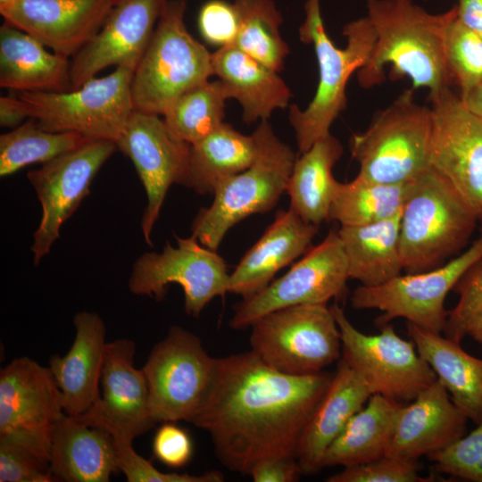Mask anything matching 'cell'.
<instances>
[{"mask_svg":"<svg viewBox=\"0 0 482 482\" xmlns=\"http://www.w3.org/2000/svg\"><path fill=\"white\" fill-rule=\"evenodd\" d=\"M332 376L285 374L251 351L216 358L212 390L191 423L209 433L217 458L231 471L248 474L264 458H296Z\"/></svg>","mask_w":482,"mask_h":482,"instance_id":"cell-1","label":"cell"},{"mask_svg":"<svg viewBox=\"0 0 482 482\" xmlns=\"http://www.w3.org/2000/svg\"><path fill=\"white\" fill-rule=\"evenodd\" d=\"M368 19L376 41L366 64L358 71L365 88L384 80V67L392 75L408 77L412 88L426 87L430 96L448 87L452 79L445 61V35L456 7L430 13L412 0H367Z\"/></svg>","mask_w":482,"mask_h":482,"instance_id":"cell-2","label":"cell"},{"mask_svg":"<svg viewBox=\"0 0 482 482\" xmlns=\"http://www.w3.org/2000/svg\"><path fill=\"white\" fill-rule=\"evenodd\" d=\"M304 11L299 37L302 42L313 45L320 79L314 97L304 110L295 104L289 107V121L301 154L330 134L333 121L346 107L347 82L356 70L366 64L376 41L375 30L366 16L345 25L347 44L338 48L325 29L320 0H307Z\"/></svg>","mask_w":482,"mask_h":482,"instance_id":"cell-3","label":"cell"},{"mask_svg":"<svg viewBox=\"0 0 482 482\" xmlns=\"http://www.w3.org/2000/svg\"><path fill=\"white\" fill-rule=\"evenodd\" d=\"M478 220L453 187L428 167L411 180L400 223L403 270L437 268L469 243Z\"/></svg>","mask_w":482,"mask_h":482,"instance_id":"cell-4","label":"cell"},{"mask_svg":"<svg viewBox=\"0 0 482 482\" xmlns=\"http://www.w3.org/2000/svg\"><path fill=\"white\" fill-rule=\"evenodd\" d=\"M186 0H167L131 80L137 111L163 115L186 91L213 75L212 54L187 30Z\"/></svg>","mask_w":482,"mask_h":482,"instance_id":"cell-5","label":"cell"},{"mask_svg":"<svg viewBox=\"0 0 482 482\" xmlns=\"http://www.w3.org/2000/svg\"><path fill=\"white\" fill-rule=\"evenodd\" d=\"M259 151L253 164L223 180L214 199L195 218L192 236L204 246L217 251L227 232L245 218L272 210L287 191L295 162L292 148L273 132L268 120L254 130Z\"/></svg>","mask_w":482,"mask_h":482,"instance_id":"cell-6","label":"cell"},{"mask_svg":"<svg viewBox=\"0 0 482 482\" xmlns=\"http://www.w3.org/2000/svg\"><path fill=\"white\" fill-rule=\"evenodd\" d=\"M133 71L116 69L92 78L80 87L64 92H15L28 118L53 132H73L94 140L116 144L132 112Z\"/></svg>","mask_w":482,"mask_h":482,"instance_id":"cell-7","label":"cell"},{"mask_svg":"<svg viewBox=\"0 0 482 482\" xmlns=\"http://www.w3.org/2000/svg\"><path fill=\"white\" fill-rule=\"evenodd\" d=\"M431 109L416 103L413 88L405 90L350 140L359 163L357 178L384 184L406 183L428 166Z\"/></svg>","mask_w":482,"mask_h":482,"instance_id":"cell-8","label":"cell"},{"mask_svg":"<svg viewBox=\"0 0 482 482\" xmlns=\"http://www.w3.org/2000/svg\"><path fill=\"white\" fill-rule=\"evenodd\" d=\"M251 328V352L285 374L318 373L341 356L340 330L327 304L278 309L257 319Z\"/></svg>","mask_w":482,"mask_h":482,"instance_id":"cell-9","label":"cell"},{"mask_svg":"<svg viewBox=\"0 0 482 482\" xmlns=\"http://www.w3.org/2000/svg\"><path fill=\"white\" fill-rule=\"evenodd\" d=\"M143 370L154 421L191 423L212 390L216 358L197 336L174 326L154 346Z\"/></svg>","mask_w":482,"mask_h":482,"instance_id":"cell-10","label":"cell"},{"mask_svg":"<svg viewBox=\"0 0 482 482\" xmlns=\"http://www.w3.org/2000/svg\"><path fill=\"white\" fill-rule=\"evenodd\" d=\"M482 260V228L478 237L461 254L433 270L399 275L376 287H357L351 295L354 309H377L383 313L376 320L382 327L403 318L424 329L442 333L448 312L447 294L477 262Z\"/></svg>","mask_w":482,"mask_h":482,"instance_id":"cell-11","label":"cell"},{"mask_svg":"<svg viewBox=\"0 0 482 482\" xmlns=\"http://www.w3.org/2000/svg\"><path fill=\"white\" fill-rule=\"evenodd\" d=\"M330 308L340 330L341 359L366 381L372 395L412 401L436 380L413 342L399 337L392 324L367 335L350 322L338 304Z\"/></svg>","mask_w":482,"mask_h":482,"instance_id":"cell-12","label":"cell"},{"mask_svg":"<svg viewBox=\"0 0 482 482\" xmlns=\"http://www.w3.org/2000/svg\"><path fill=\"white\" fill-rule=\"evenodd\" d=\"M177 246L167 242L162 252H147L132 266L129 291L156 300L164 298L170 284L184 291V309L187 315L198 317L215 297L229 293L228 267L216 251L201 245L195 237L176 235Z\"/></svg>","mask_w":482,"mask_h":482,"instance_id":"cell-13","label":"cell"},{"mask_svg":"<svg viewBox=\"0 0 482 482\" xmlns=\"http://www.w3.org/2000/svg\"><path fill=\"white\" fill-rule=\"evenodd\" d=\"M63 413L49 367L24 356L1 370L0 437L49 462L53 426Z\"/></svg>","mask_w":482,"mask_h":482,"instance_id":"cell-14","label":"cell"},{"mask_svg":"<svg viewBox=\"0 0 482 482\" xmlns=\"http://www.w3.org/2000/svg\"><path fill=\"white\" fill-rule=\"evenodd\" d=\"M430 98L428 166L453 187L482 223V119L449 87Z\"/></svg>","mask_w":482,"mask_h":482,"instance_id":"cell-15","label":"cell"},{"mask_svg":"<svg viewBox=\"0 0 482 482\" xmlns=\"http://www.w3.org/2000/svg\"><path fill=\"white\" fill-rule=\"evenodd\" d=\"M347 261L337 231L310 249L286 274L250 298L243 299L229 320L233 329H244L262 316L300 304H327L346 292Z\"/></svg>","mask_w":482,"mask_h":482,"instance_id":"cell-16","label":"cell"},{"mask_svg":"<svg viewBox=\"0 0 482 482\" xmlns=\"http://www.w3.org/2000/svg\"><path fill=\"white\" fill-rule=\"evenodd\" d=\"M116 149L112 141L90 140L28 172L42 207L31 245L34 264L49 253L61 227L89 194L95 176Z\"/></svg>","mask_w":482,"mask_h":482,"instance_id":"cell-17","label":"cell"},{"mask_svg":"<svg viewBox=\"0 0 482 482\" xmlns=\"http://www.w3.org/2000/svg\"><path fill=\"white\" fill-rule=\"evenodd\" d=\"M116 145L133 162L145 188L141 229L152 245L150 236L169 188L185 184L190 144L176 137L160 115L134 110Z\"/></svg>","mask_w":482,"mask_h":482,"instance_id":"cell-18","label":"cell"},{"mask_svg":"<svg viewBox=\"0 0 482 482\" xmlns=\"http://www.w3.org/2000/svg\"><path fill=\"white\" fill-rule=\"evenodd\" d=\"M167 0H119L97 34L71 59L72 89L109 66L139 64Z\"/></svg>","mask_w":482,"mask_h":482,"instance_id":"cell-19","label":"cell"},{"mask_svg":"<svg viewBox=\"0 0 482 482\" xmlns=\"http://www.w3.org/2000/svg\"><path fill=\"white\" fill-rule=\"evenodd\" d=\"M136 346L129 339L106 345L101 376L102 395L96 404L79 416L108 433H119L129 440L142 436L155 422L150 411L145 374L134 365Z\"/></svg>","mask_w":482,"mask_h":482,"instance_id":"cell-20","label":"cell"},{"mask_svg":"<svg viewBox=\"0 0 482 482\" xmlns=\"http://www.w3.org/2000/svg\"><path fill=\"white\" fill-rule=\"evenodd\" d=\"M118 1L15 0L0 5V13L4 22L72 58L97 34Z\"/></svg>","mask_w":482,"mask_h":482,"instance_id":"cell-21","label":"cell"},{"mask_svg":"<svg viewBox=\"0 0 482 482\" xmlns=\"http://www.w3.org/2000/svg\"><path fill=\"white\" fill-rule=\"evenodd\" d=\"M467 420L436 379L403 405L388 455L412 461L428 456L464 436Z\"/></svg>","mask_w":482,"mask_h":482,"instance_id":"cell-22","label":"cell"},{"mask_svg":"<svg viewBox=\"0 0 482 482\" xmlns=\"http://www.w3.org/2000/svg\"><path fill=\"white\" fill-rule=\"evenodd\" d=\"M75 337L63 356L53 355L49 369L60 389L64 413L80 416L100 399L99 384L107 342L102 318L79 312L73 319Z\"/></svg>","mask_w":482,"mask_h":482,"instance_id":"cell-23","label":"cell"},{"mask_svg":"<svg viewBox=\"0 0 482 482\" xmlns=\"http://www.w3.org/2000/svg\"><path fill=\"white\" fill-rule=\"evenodd\" d=\"M317 232V226L292 210H279L229 274V293L247 299L263 290L278 271L308 251Z\"/></svg>","mask_w":482,"mask_h":482,"instance_id":"cell-24","label":"cell"},{"mask_svg":"<svg viewBox=\"0 0 482 482\" xmlns=\"http://www.w3.org/2000/svg\"><path fill=\"white\" fill-rule=\"evenodd\" d=\"M372 392L366 381L342 359L299 440L296 460L303 474L322 469L324 453Z\"/></svg>","mask_w":482,"mask_h":482,"instance_id":"cell-25","label":"cell"},{"mask_svg":"<svg viewBox=\"0 0 482 482\" xmlns=\"http://www.w3.org/2000/svg\"><path fill=\"white\" fill-rule=\"evenodd\" d=\"M49 464L57 481L107 482L119 471L111 435L66 413L53 426Z\"/></svg>","mask_w":482,"mask_h":482,"instance_id":"cell-26","label":"cell"},{"mask_svg":"<svg viewBox=\"0 0 482 482\" xmlns=\"http://www.w3.org/2000/svg\"><path fill=\"white\" fill-rule=\"evenodd\" d=\"M5 22L0 27V86L15 92L72 90L71 59Z\"/></svg>","mask_w":482,"mask_h":482,"instance_id":"cell-27","label":"cell"},{"mask_svg":"<svg viewBox=\"0 0 482 482\" xmlns=\"http://www.w3.org/2000/svg\"><path fill=\"white\" fill-rule=\"evenodd\" d=\"M212 65L229 98L241 104L245 123L268 120L276 109L289 105L291 91L278 72L235 46H222L212 53Z\"/></svg>","mask_w":482,"mask_h":482,"instance_id":"cell-28","label":"cell"},{"mask_svg":"<svg viewBox=\"0 0 482 482\" xmlns=\"http://www.w3.org/2000/svg\"><path fill=\"white\" fill-rule=\"evenodd\" d=\"M408 336L419 354L434 370L436 379L468 419L482 420V359L465 352L461 343L441 333L406 324Z\"/></svg>","mask_w":482,"mask_h":482,"instance_id":"cell-29","label":"cell"},{"mask_svg":"<svg viewBox=\"0 0 482 482\" xmlns=\"http://www.w3.org/2000/svg\"><path fill=\"white\" fill-rule=\"evenodd\" d=\"M403 405L380 394L371 395L326 450L322 469L362 464L388 455Z\"/></svg>","mask_w":482,"mask_h":482,"instance_id":"cell-30","label":"cell"},{"mask_svg":"<svg viewBox=\"0 0 482 482\" xmlns=\"http://www.w3.org/2000/svg\"><path fill=\"white\" fill-rule=\"evenodd\" d=\"M403 209L381 221L362 226H341L337 231L347 261L349 278L376 287L401 275L400 250Z\"/></svg>","mask_w":482,"mask_h":482,"instance_id":"cell-31","label":"cell"},{"mask_svg":"<svg viewBox=\"0 0 482 482\" xmlns=\"http://www.w3.org/2000/svg\"><path fill=\"white\" fill-rule=\"evenodd\" d=\"M258 151L255 131L245 136L223 122L207 137L190 145L189 167L184 186L198 194H213L223 180L249 168Z\"/></svg>","mask_w":482,"mask_h":482,"instance_id":"cell-32","label":"cell"},{"mask_svg":"<svg viewBox=\"0 0 482 482\" xmlns=\"http://www.w3.org/2000/svg\"><path fill=\"white\" fill-rule=\"evenodd\" d=\"M342 154L341 143L328 134L295 159L286 192L289 209L304 221L319 227L328 220L337 181L332 170Z\"/></svg>","mask_w":482,"mask_h":482,"instance_id":"cell-33","label":"cell"},{"mask_svg":"<svg viewBox=\"0 0 482 482\" xmlns=\"http://www.w3.org/2000/svg\"><path fill=\"white\" fill-rule=\"evenodd\" d=\"M411 182L384 184L357 177L346 183L337 180L328 220L362 226L388 219L403 209Z\"/></svg>","mask_w":482,"mask_h":482,"instance_id":"cell-34","label":"cell"},{"mask_svg":"<svg viewBox=\"0 0 482 482\" xmlns=\"http://www.w3.org/2000/svg\"><path fill=\"white\" fill-rule=\"evenodd\" d=\"M90 140L73 132H53L29 118L0 136V176L7 177L33 163H46Z\"/></svg>","mask_w":482,"mask_h":482,"instance_id":"cell-35","label":"cell"},{"mask_svg":"<svg viewBox=\"0 0 482 482\" xmlns=\"http://www.w3.org/2000/svg\"><path fill=\"white\" fill-rule=\"evenodd\" d=\"M239 29L232 46L270 69L278 72L284 67L289 47L281 37V12L272 0H236Z\"/></svg>","mask_w":482,"mask_h":482,"instance_id":"cell-36","label":"cell"},{"mask_svg":"<svg viewBox=\"0 0 482 482\" xmlns=\"http://www.w3.org/2000/svg\"><path fill=\"white\" fill-rule=\"evenodd\" d=\"M227 99L229 96L220 79L207 80L176 98L164 112L163 120L176 137L192 145L223 123Z\"/></svg>","mask_w":482,"mask_h":482,"instance_id":"cell-37","label":"cell"},{"mask_svg":"<svg viewBox=\"0 0 482 482\" xmlns=\"http://www.w3.org/2000/svg\"><path fill=\"white\" fill-rule=\"evenodd\" d=\"M445 61L451 79L464 96L482 84V38L456 17L445 35Z\"/></svg>","mask_w":482,"mask_h":482,"instance_id":"cell-38","label":"cell"},{"mask_svg":"<svg viewBox=\"0 0 482 482\" xmlns=\"http://www.w3.org/2000/svg\"><path fill=\"white\" fill-rule=\"evenodd\" d=\"M116 453L119 471L129 482H222L223 474L218 470L207 471L201 475L162 472L149 461L139 455L132 447V441L112 432L109 433Z\"/></svg>","mask_w":482,"mask_h":482,"instance_id":"cell-39","label":"cell"},{"mask_svg":"<svg viewBox=\"0 0 482 482\" xmlns=\"http://www.w3.org/2000/svg\"><path fill=\"white\" fill-rule=\"evenodd\" d=\"M428 457L439 472L482 482V420L470 434Z\"/></svg>","mask_w":482,"mask_h":482,"instance_id":"cell-40","label":"cell"},{"mask_svg":"<svg viewBox=\"0 0 482 482\" xmlns=\"http://www.w3.org/2000/svg\"><path fill=\"white\" fill-rule=\"evenodd\" d=\"M417 461L386 455L379 459L349 467L328 477V482H428L433 477L419 474Z\"/></svg>","mask_w":482,"mask_h":482,"instance_id":"cell-41","label":"cell"},{"mask_svg":"<svg viewBox=\"0 0 482 482\" xmlns=\"http://www.w3.org/2000/svg\"><path fill=\"white\" fill-rule=\"evenodd\" d=\"M49 462L18 444L0 437V482H53Z\"/></svg>","mask_w":482,"mask_h":482,"instance_id":"cell-42","label":"cell"},{"mask_svg":"<svg viewBox=\"0 0 482 482\" xmlns=\"http://www.w3.org/2000/svg\"><path fill=\"white\" fill-rule=\"evenodd\" d=\"M459 295L458 303L448 312L445 335L461 342L471 317L482 309V260L473 265L453 288Z\"/></svg>","mask_w":482,"mask_h":482,"instance_id":"cell-43","label":"cell"},{"mask_svg":"<svg viewBox=\"0 0 482 482\" xmlns=\"http://www.w3.org/2000/svg\"><path fill=\"white\" fill-rule=\"evenodd\" d=\"M197 22L203 38L220 47L233 45L239 29V16L235 4L224 0L204 3Z\"/></svg>","mask_w":482,"mask_h":482,"instance_id":"cell-44","label":"cell"},{"mask_svg":"<svg viewBox=\"0 0 482 482\" xmlns=\"http://www.w3.org/2000/svg\"><path fill=\"white\" fill-rule=\"evenodd\" d=\"M153 453L164 465L180 468L192 457L193 442L189 434L175 422H163L154 435Z\"/></svg>","mask_w":482,"mask_h":482,"instance_id":"cell-45","label":"cell"},{"mask_svg":"<svg viewBox=\"0 0 482 482\" xmlns=\"http://www.w3.org/2000/svg\"><path fill=\"white\" fill-rule=\"evenodd\" d=\"M248 474L254 482H295L303 472L296 458L270 457L256 461Z\"/></svg>","mask_w":482,"mask_h":482,"instance_id":"cell-46","label":"cell"},{"mask_svg":"<svg viewBox=\"0 0 482 482\" xmlns=\"http://www.w3.org/2000/svg\"><path fill=\"white\" fill-rule=\"evenodd\" d=\"M458 20L482 38V0H458Z\"/></svg>","mask_w":482,"mask_h":482,"instance_id":"cell-47","label":"cell"},{"mask_svg":"<svg viewBox=\"0 0 482 482\" xmlns=\"http://www.w3.org/2000/svg\"><path fill=\"white\" fill-rule=\"evenodd\" d=\"M28 119L13 95L0 97L1 127L13 129Z\"/></svg>","mask_w":482,"mask_h":482,"instance_id":"cell-48","label":"cell"},{"mask_svg":"<svg viewBox=\"0 0 482 482\" xmlns=\"http://www.w3.org/2000/svg\"><path fill=\"white\" fill-rule=\"evenodd\" d=\"M461 97L468 109L482 119V84Z\"/></svg>","mask_w":482,"mask_h":482,"instance_id":"cell-49","label":"cell"},{"mask_svg":"<svg viewBox=\"0 0 482 482\" xmlns=\"http://www.w3.org/2000/svg\"><path fill=\"white\" fill-rule=\"evenodd\" d=\"M466 335L471 337L482 346V309L475 313L468 321Z\"/></svg>","mask_w":482,"mask_h":482,"instance_id":"cell-50","label":"cell"},{"mask_svg":"<svg viewBox=\"0 0 482 482\" xmlns=\"http://www.w3.org/2000/svg\"><path fill=\"white\" fill-rule=\"evenodd\" d=\"M15 0H0V5L9 4L11 2H13Z\"/></svg>","mask_w":482,"mask_h":482,"instance_id":"cell-51","label":"cell"}]
</instances>
